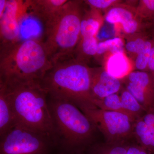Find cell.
Returning <instances> with one entry per match:
<instances>
[{
	"label": "cell",
	"mask_w": 154,
	"mask_h": 154,
	"mask_svg": "<svg viewBox=\"0 0 154 154\" xmlns=\"http://www.w3.org/2000/svg\"><path fill=\"white\" fill-rule=\"evenodd\" d=\"M146 41L141 38H138L134 41L128 42L126 45V49L130 52L135 53L138 54L143 48Z\"/></svg>",
	"instance_id": "603a6c76"
},
{
	"label": "cell",
	"mask_w": 154,
	"mask_h": 154,
	"mask_svg": "<svg viewBox=\"0 0 154 154\" xmlns=\"http://www.w3.org/2000/svg\"><path fill=\"white\" fill-rule=\"evenodd\" d=\"M68 0H31L26 1L32 15L44 24L57 14Z\"/></svg>",
	"instance_id": "7c38bea8"
},
{
	"label": "cell",
	"mask_w": 154,
	"mask_h": 154,
	"mask_svg": "<svg viewBox=\"0 0 154 154\" xmlns=\"http://www.w3.org/2000/svg\"><path fill=\"white\" fill-rule=\"evenodd\" d=\"M52 66L40 40H20L0 48V83L40 82Z\"/></svg>",
	"instance_id": "3957f363"
},
{
	"label": "cell",
	"mask_w": 154,
	"mask_h": 154,
	"mask_svg": "<svg viewBox=\"0 0 154 154\" xmlns=\"http://www.w3.org/2000/svg\"><path fill=\"white\" fill-rule=\"evenodd\" d=\"M55 143L41 134L15 126L0 141V154H51Z\"/></svg>",
	"instance_id": "8992f818"
},
{
	"label": "cell",
	"mask_w": 154,
	"mask_h": 154,
	"mask_svg": "<svg viewBox=\"0 0 154 154\" xmlns=\"http://www.w3.org/2000/svg\"><path fill=\"white\" fill-rule=\"evenodd\" d=\"M148 67L149 69L153 73L152 76L154 78V44H152L149 57Z\"/></svg>",
	"instance_id": "4316f807"
},
{
	"label": "cell",
	"mask_w": 154,
	"mask_h": 154,
	"mask_svg": "<svg viewBox=\"0 0 154 154\" xmlns=\"http://www.w3.org/2000/svg\"><path fill=\"white\" fill-rule=\"evenodd\" d=\"M100 27V23L94 18L83 19L81 23V37L95 36Z\"/></svg>",
	"instance_id": "44dd1931"
},
{
	"label": "cell",
	"mask_w": 154,
	"mask_h": 154,
	"mask_svg": "<svg viewBox=\"0 0 154 154\" xmlns=\"http://www.w3.org/2000/svg\"><path fill=\"white\" fill-rule=\"evenodd\" d=\"M127 90L134 96L146 112L154 108V80L152 75L143 71L128 75Z\"/></svg>",
	"instance_id": "ba28073f"
},
{
	"label": "cell",
	"mask_w": 154,
	"mask_h": 154,
	"mask_svg": "<svg viewBox=\"0 0 154 154\" xmlns=\"http://www.w3.org/2000/svg\"><path fill=\"white\" fill-rule=\"evenodd\" d=\"M134 131L141 146L147 151L154 152V112L143 119L139 118L134 125Z\"/></svg>",
	"instance_id": "8fae6325"
},
{
	"label": "cell",
	"mask_w": 154,
	"mask_h": 154,
	"mask_svg": "<svg viewBox=\"0 0 154 154\" xmlns=\"http://www.w3.org/2000/svg\"><path fill=\"white\" fill-rule=\"evenodd\" d=\"M106 69L109 74L119 80L129 72V62L123 53L112 54L107 60Z\"/></svg>",
	"instance_id": "9a60e30c"
},
{
	"label": "cell",
	"mask_w": 154,
	"mask_h": 154,
	"mask_svg": "<svg viewBox=\"0 0 154 154\" xmlns=\"http://www.w3.org/2000/svg\"><path fill=\"white\" fill-rule=\"evenodd\" d=\"M92 71L75 56L58 61L40 82L48 97L71 102L81 110L97 107L91 95Z\"/></svg>",
	"instance_id": "6da1fadb"
},
{
	"label": "cell",
	"mask_w": 154,
	"mask_h": 154,
	"mask_svg": "<svg viewBox=\"0 0 154 154\" xmlns=\"http://www.w3.org/2000/svg\"><path fill=\"white\" fill-rule=\"evenodd\" d=\"M19 8V1L7 0L5 10L0 17V48L8 47L20 41Z\"/></svg>",
	"instance_id": "9c48e42d"
},
{
	"label": "cell",
	"mask_w": 154,
	"mask_h": 154,
	"mask_svg": "<svg viewBox=\"0 0 154 154\" xmlns=\"http://www.w3.org/2000/svg\"><path fill=\"white\" fill-rule=\"evenodd\" d=\"M143 8L149 17H154V0H143Z\"/></svg>",
	"instance_id": "d4e9b609"
},
{
	"label": "cell",
	"mask_w": 154,
	"mask_h": 154,
	"mask_svg": "<svg viewBox=\"0 0 154 154\" xmlns=\"http://www.w3.org/2000/svg\"><path fill=\"white\" fill-rule=\"evenodd\" d=\"M82 111L104 135L108 143H120L132 132L134 121L124 113L97 107Z\"/></svg>",
	"instance_id": "52a82bcc"
},
{
	"label": "cell",
	"mask_w": 154,
	"mask_h": 154,
	"mask_svg": "<svg viewBox=\"0 0 154 154\" xmlns=\"http://www.w3.org/2000/svg\"><path fill=\"white\" fill-rule=\"evenodd\" d=\"M81 38L82 41L79 42L76 48H79L80 51H82L84 54L89 57L95 55L97 54L98 43L95 36H88L80 38Z\"/></svg>",
	"instance_id": "ffe728a7"
},
{
	"label": "cell",
	"mask_w": 154,
	"mask_h": 154,
	"mask_svg": "<svg viewBox=\"0 0 154 154\" xmlns=\"http://www.w3.org/2000/svg\"><path fill=\"white\" fill-rule=\"evenodd\" d=\"M11 101L15 126L46 136L57 147L55 130L48 107L46 91L40 82L4 84Z\"/></svg>",
	"instance_id": "7a4b0ae2"
},
{
	"label": "cell",
	"mask_w": 154,
	"mask_h": 154,
	"mask_svg": "<svg viewBox=\"0 0 154 154\" xmlns=\"http://www.w3.org/2000/svg\"><path fill=\"white\" fill-rule=\"evenodd\" d=\"M81 5L79 1H68L54 17L43 24L42 42L52 63L74 56L81 38Z\"/></svg>",
	"instance_id": "5b68a950"
},
{
	"label": "cell",
	"mask_w": 154,
	"mask_h": 154,
	"mask_svg": "<svg viewBox=\"0 0 154 154\" xmlns=\"http://www.w3.org/2000/svg\"><path fill=\"white\" fill-rule=\"evenodd\" d=\"M127 154H149L148 152L141 146H128Z\"/></svg>",
	"instance_id": "484cf974"
},
{
	"label": "cell",
	"mask_w": 154,
	"mask_h": 154,
	"mask_svg": "<svg viewBox=\"0 0 154 154\" xmlns=\"http://www.w3.org/2000/svg\"></svg>",
	"instance_id": "f546056e"
},
{
	"label": "cell",
	"mask_w": 154,
	"mask_h": 154,
	"mask_svg": "<svg viewBox=\"0 0 154 154\" xmlns=\"http://www.w3.org/2000/svg\"><path fill=\"white\" fill-rule=\"evenodd\" d=\"M153 43L151 42L146 41L144 46L138 54L136 60L137 68L139 70H143L148 67L149 57Z\"/></svg>",
	"instance_id": "7402d4cb"
},
{
	"label": "cell",
	"mask_w": 154,
	"mask_h": 154,
	"mask_svg": "<svg viewBox=\"0 0 154 154\" xmlns=\"http://www.w3.org/2000/svg\"><path fill=\"white\" fill-rule=\"evenodd\" d=\"M94 103V105L99 109L108 111L120 112L130 116L122 107L120 96H118L116 94L107 96L103 99H95Z\"/></svg>",
	"instance_id": "e0dca14e"
},
{
	"label": "cell",
	"mask_w": 154,
	"mask_h": 154,
	"mask_svg": "<svg viewBox=\"0 0 154 154\" xmlns=\"http://www.w3.org/2000/svg\"><path fill=\"white\" fill-rule=\"evenodd\" d=\"M123 42L120 38H114L107 39L98 43L97 54H102L107 51H110L112 54L123 53Z\"/></svg>",
	"instance_id": "d6986e66"
},
{
	"label": "cell",
	"mask_w": 154,
	"mask_h": 154,
	"mask_svg": "<svg viewBox=\"0 0 154 154\" xmlns=\"http://www.w3.org/2000/svg\"><path fill=\"white\" fill-rule=\"evenodd\" d=\"M120 97L122 107L134 121L141 117L140 115L146 110L132 94L126 90L122 92Z\"/></svg>",
	"instance_id": "2e32d148"
},
{
	"label": "cell",
	"mask_w": 154,
	"mask_h": 154,
	"mask_svg": "<svg viewBox=\"0 0 154 154\" xmlns=\"http://www.w3.org/2000/svg\"><path fill=\"white\" fill-rule=\"evenodd\" d=\"M120 88L119 80L111 76L106 71L96 74L92 71L91 92L94 101L116 94Z\"/></svg>",
	"instance_id": "30bf717a"
},
{
	"label": "cell",
	"mask_w": 154,
	"mask_h": 154,
	"mask_svg": "<svg viewBox=\"0 0 154 154\" xmlns=\"http://www.w3.org/2000/svg\"><path fill=\"white\" fill-rule=\"evenodd\" d=\"M7 0H0V17L2 16L5 10Z\"/></svg>",
	"instance_id": "83f0119b"
},
{
	"label": "cell",
	"mask_w": 154,
	"mask_h": 154,
	"mask_svg": "<svg viewBox=\"0 0 154 154\" xmlns=\"http://www.w3.org/2000/svg\"><path fill=\"white\" fill-rule=\"evenodd\" d=\"M128 146L120 143L94 145L89 148V154H127Z\"/></svg>",
	"instance_id": "ac0fdd59"
},
{
	"label": "cell",
	"mask_w": 154,
	"mask_h": 154,
	"mask_svg": "<svg viewBox=\"0 0 154 154\" xmlns=\"http://www.w3.org/2000/svg\"><path fill=\"white\" fill-rule=\"evenodd\" d=\"M115 2V0H88L87 2L90 5L97 8L105 9L108 8Z\"/></svg>",
	"instance_id": "cb8c5ba5"
},
{
	"label": "cell",
	"mask_w": 154,
	"mask_h": 154,
	"mask_svg": "<svg viewBox=\"0 0 154 154\" xmlns=\"http://www.w3.org/2000/svg\"><path fill=\"white\" fill-rule=\"evenodd\" d=\"M15 126V118L11 101L5 87L0 84V137Z\"/></svg>",
	"instance_id": "4fadbf2b"
},
{
	"label": "cell",
	"mask_w": 154,
	"mask_h": 154,
	"mask_svg": "<svg viewBox=\"0 0 154 154\" xmlns=\"http://www.w3.org/2000/svg\"><path fill=\"white\" fill-rule=\"evenodd\" d=\"M105 19L110 24L121 23L124 31L127 33H134L137 28V22L134 19L132 14L122 8L111 9L107 13Z\"/></svg>",
	"instance_id": "5bb4252c"
},
{
	"label": "cell",
	"mask_w": 154,
	"mask_h": 154,
	"mask_svg": "<svg viewBox=\"0 0 154 154\" xmlns=\"http://www.w3.org/2000/svg\"><path fill=\"white\" fill-rule=\"evenodd\" d=\"M57 154H66L63 152H60Z\"/></svg>",
	"instance_id": "f1b7e54d"
},
{
	"label": "cell",
	"mask_w": 154,
	"mask_h": 154,
	"mask_svg": "<svg viewBox=\"0 0 154 154\" xmlns=\"http://www.w3.org/2000/svg\"><path fill=\"white\" fill-rule=\"evenodd\" d=\"M55 130L57 147L66 154H82L90 145L96 127L71 102L48 97Z\"/></svg>",
	"instance_id": "277c9868"
}]
</instances>
